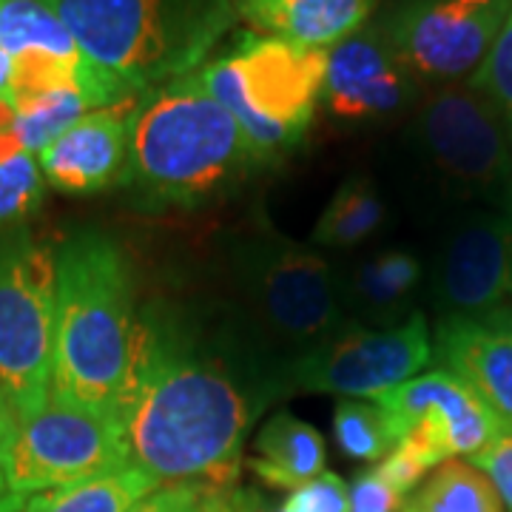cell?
<instances>
[{
  "label": "cell",
  "mask_w": 512,
  "mask_h": 512,
  "mask_svg": "<svg viewBox=\"0 0 512 512\" xmlns=\"http://www.w3.org/2000/svg\"><path fill=\"white\" fill-rule=\"evenodd\" d=\"M43 200V171L32 154H15L0 163V225H12Z\"/></svg>",
  "instance_id": "obj_26"
},
{
  "label": "cell",
  "mask_w": 512,
  "mask_h": 512,
  "mask_svg": "<svg viewBox=\"0 0 512 512\" xmlns=\"http://www.w3.org/2000/svg\"><path fill=\"white\" fill-rule=\"evenodd\" d=\"M208 512H231V510H228V504H214Z\"/></svg>",
  "instance_id": "obj_37"
},
{
  "label": "cell",
  "mask_w": 512,
  "mask_h": 512,
  "mask_svg": "<svg viewBox=\"0 0 512 512\" xmlns=\"http://www.w3.org/2000/svg\"><path fill=\"white\" fill-rule=\"evenodd\" d=\"M404 498L376 470L362 473L350 487V512H402Z\"/></svg>",
  "instance_id": "obj_30"
},
{
  "label": "cell",
  "mask_w": 512,
  "mask_h": 512,
  "mask_svg": "<svg viewBox=\"0 0 512 512\" xmlns=\"http://www.w3.org/2000/svg\"><path fill=\"white\" fill-rule=\"evenodd\" d=\"M251 470L276 490H296L325 473V441L319 430L291 413H276L256 436Z\"/></svg>",
  "instance_id": "obj_19"
},
{
  "label": "cell",
  "mask_w": 512,
  "mask_h": 512,
  "mask_svg": "<svg viewBox=\"0 0 512 512\" xmlns=\"http://www.w3.org/2000/svg\"><path fill=\"white\" fill-rule=\"evenodd\" d=\"M473 464L493 481L498 498L512 512V430H498V436L473 456Z\"/></svg>",
  "instance_id": "obj_29"
},
{
  "label": "cell",
  "mask_w": 512,
  "mask_h": 512,
  "mask_svg": "<svg viewBox=\"0 0 512 512\" xmlns=\"http://www.w3.org/2000/svg\"><path fill=\"white\" fill-rule=\"evenodd\" d=\"M57 265L29 231L0 234V402L20 419L52 396Z\"/></svg>",
  "instance_id": "obj_7"
},
{
  "label": "cell",
  "mask_w": 512,
  "mask_h": 512,
  "mask_svg": "<svg viewBox=\"0 0 512 512\" xmlns=\"http://www.w3.org/2000/svg\"><path fill=\"white\" fill-rule=\"evenodd\" d=\"M89 109H94L92 100L77 89H57V92L40 94L35 100L15 106L12 134L18 137L23 151L40 154L43 148L52 146L60 134H66L74 123H80Z\"/></svg>",
  "instance_id": "obj_24"
},
{
  "label": "cell",
  "mask_w": 512,
  "mask_h": 512,
  "mask_svg": "<svg viewBox=\"0 0 512 512\" xmlns=\"http://www.w3.org/2000/svg\"><path fill=\"white\" fill-rule=\"evenodd\" d=\"M154 487L157 484L146 473L128 464L106 476L29 495L23 512H131L146 495L154 493Z\"/></svg>",
  "instance_id": "obj_20"
},
{
  "label": "cell",
  "mask_w": 512,
  "mask_h": 512,
  "mask_svg": "<svg viewBox=\"0 0 512 512\" xmlns=\"http://www.w3.org/2000/svg\"><path fill=\"white\" fill-rule=\"evenodd\" d=\"M419 94V80L396 55L379 23H365L328 52L322 97L339 120H384Z\"/></svg>",
  "instance_id": "obj_14"
},
{
  "label": "cell",
  "mask_w": 512,
  "mask_h": 512,
  "mask_svg": "<svg viewBox=\"0 0 512 512\" xmlns=\"http://www.w3.org/2000/svg\"><path fill=\"white\" fill-rule=\"evenodd\" d=\"M12 421L15 416L9 413V407L0 402V476H3V456H6V444H9V436H12Z\"/></svg>",
  "instance_id": "obj_33"
},
{
  "label": "cell",
  "mask_w": 512,
  "mask_h": 512,
  "mask_svg": "<svg viewBox=\"0 0 512 512\" xmlns=\"http://www.w3.org/2000/svg\"><path fill=\"white\" fill-rule=\"evenodd\" d=\"M498 319H501V322H504V325H507V328L512 330V308L507 313H504V316H498Z\"/></svg>",
  "instance_id": "obj_36"
},
{
  "label": "cell",
  "mask_w": 512,
  "mask_h": 512,
  "mask_svg": "<svg viewBox=\"0 0 512 512\" xmlns=\"http://www.w3.org/2000/svg\"><path fill=\"white\" fill-rule=\"evenodd\" d=\"M143 94H134L117 106L92 111L52 146L37 154L40 171L57 191L97 194L111 183H123L128 160V126Z\"/></svg>",
  "instance_id": "obj_15"
},
{
  "label": "cell",
  "mask_w": 512,
  "mask_h": 512,
  "mask_svg": "<svg viewBox=\"0 0 512 512\" xmlns=\"http://www.w3.org/2000/svg\"><path fill=\"white\" fill-rule=\"evenodd\" d=\"M402 512H504V504L478 467L453 458L404 498Z\"/></svg>",
  "instance_id": "obj_23"
},
{
  "label": "cell",
  "mask_w": 512,
  "mask_h": 512,
  "mask_svg": "<svg viewBox=\"0 0 512 512\" xmlns=\"http://www.w3.org/2000/svg\"><path fill=\"white\" fill-rule=\"evenodd\" d=\"M80 52L146 94L197 72L234 23V0H43Z\"/></svg>",
  "instance_id": "obj_5"
},
{
  "label": "cell",
  "mask_w": 512,
  "mask_h": 512,
  "mask_svg": "<svg viewBox=\"0 0 512 512\" xmlns=\"http://www.w3.org/2000/svg\"><path fill=\"white\" fill-rule=\"evenodd\" d=\"M421 274V259L407 248H379L356 259L345 274H336L345 322L359 328H396L407 322Z\"/></svg>",
  "instance_id": "obj_17"
},
{
  "label": "cell",
  "mask_w": 512,
  "mask_h": 512,
  "mask_svg": "<svg viewBox=\"0 0 512 512\" xmlns=\"http://www.w3.org/2000/svg\"><path fill=\"white\" fill-rule=\"evenodd\" d=\"M396 447L424 470L456 456H478L498 436L501 424L476 393L450 370H430L376 396Z\"/></svg>",
  "instance_id": "obj_12"
},
{
  "label": "cell",
  "mask_w": 512,
  "mask_h": 512,
  "mask_svg": "<svg viewBox=\"0 0 512 512\" xmlns=\"http://www.w3.org/2000/svg\"><path fill=\"white\" fill-rule=\"evenodd\" d=\"M430 359L433 345L421 313H413L396 328L345 325L288 370L285 390L376 399L410 382Z\"/></svg>",
  "instance_id": "obj_11"
},
{
  "label": "cell",
  "mask_w": 512,
  "mask_h": 512,
  "mask_svg": "<svg viewBox=\"0 0 512 512\" xmlns=\"http://www.w3.org/2000/svg\"><path fill=\"white\" fill-rule=\"evenodd\" d=\"M387 222L379 188L367 177H350L339 185V191L330 197L328 208L313 228V242L322 248H359L367 239H373Z\"/></svg>",
  "instance_id": "obj_21"
},
{
  "label": "cell",
  "mask_w": 512,
  "mask_h": 512,
  "mask_svg": "<svg viewBox=\"0 0 512 512\" xmlns=\"http://www.w3.org/2000/svg\"><path fill=\"white\" fill-rule=\"evenodd\" d=\"M325 72L328 52L242 32L225 55L202 66L200 77L271 163L305 137L325 89Z\"/></svg>",
  "instance_id": "obj_6"
},
{
  "label": "cell",
  "mask_w": 512,
  "mask_h": 512,
  "mask_svg": "<svg viewBox=\"0 0 512 512\" xmlns=\"http://www.w3.org/2000/svg\"><path fill=\"white\" fill-rule=\"evenodd\" d=\"M333 433L339 450L356 461H379L396 447L379 404L342 402L333 416Z\"/></svg>",
  "instance_id": "obj_25"
},
{
  "label": "cell",
  "mask_w": 512,
  "mask_h": 512,
  "mask_svg": "<svg viewBox=\"0 0 512 512\" xmlns=\"http://www.w3.org/2000/svg\"><path fill=\"white\" fill-rule=\"evenodd\" d=\"M439 356L490 407L501 430H512V330L501 319H444Z\"/></svg>",
  "instance_id": "obj_16"
},
{
  "label": "cell",
  "mask_w": 512,
  "mask_h": 512,
  "mask_svg": "<svg viewBox=\"0 0 512 512\" xmlns=\"http://www.w3.org/2000/svg\"><path fill=\"white\" fill-rule=\"evenodd\" d=\"M231 299L228 328L274 376L279 390L302 356L348 325L328 259L276 234L237 245Z\"/></svg>",
  "instance_id": "obj_4"
},
{
  "label": "cell",
  "mask_w": 512,
  "mask_h": 512,
  "mask_svg": "<svg viewBox=\"0 0 512 512\" xmlns=\"http://www.w3.org/2000/svg\"><path fill=\"white\" fill-rule=\"evenodd\" d=\"M12 77H15V57L6 55V52L0 49V103H9Z\"/></svg>",
  "instance_id": "obj_32"
},
{
  "label": "cell",
  "mask_w": 512,
  "mask_h": 512,
  "mask_svg": "<svg viewBox=\"0 0 512 512\" xmlns=\"http://www.w3.org/2000/svg\"><path fill=\"white\" fill-rule=\"evenodd\" d=\"M447 319H498L512 302V217H473L447 237L436 268Z\"/></svg>",
  "instance_id": "obj_13"
},
{
  "label": "cell",
  "mask_w": 512,
  "mask_h": 512,
  "mask_svg": "<svg viewBox=\"0 0 512 512\" xmlns=\"http://www.w3.org/2000/svg\"><path fill=\"white\" fill-rule=\"evenodd\" d=\"M23 507H26V498L12 493L0 476V512H23Z\"/></svg>",
  "instance_id": "obj_34"
},
{
  "label": "cell",
  "mask_w": 512,
  "mask_h": 512,
  "mask_svg": "<svg viewBox=\"0 0 512 512\" xmlns=\"http://www.w3.org/2000/svg\"><path fill=\"white\" fill-rule=\"evenodd\" d=\"M421 160L450 183L484 191L512 177V134L490 97L467 86L430 94L410 123Z\"/></svg>",
  "instance_id": "obj_10"
},
{
  "label": "cell",
  "mask_w": 512,
  "mask_h": 512,
  "mask_svg": "<svg viewBox=\"0 0 512 512\" xmlns=\"http://www.w3.org/2000/svg\"><path fill=\"white\" fill-rule=\"evenodd\" d=\"M228 510L231 512H271V510H262V507H248V501H245V495H237L234 501H228ZM274 512H282V510H274Z\"/></svg>",
  "instance_id": "obj_35"
},
{
  "label": "cell",
  "mask_w": 512,
  "mask_h": 512,
  "mask_svg": "<svg viewBox=\"0 0 512 512\" xmlns=\"http://www.w3.org/2000/svg\"><path fill=\"white\" fill-rule=\"evenodd\" d=\"M55 265L52 399L123 427L140 339L126 256L111 237L83 228L57 248Z\"/></svg>",
  "instance_id": "obj_2"
},
{
  "label": "cell",
  "mask_w": 512,
  "mask_h": 512,
  "mask_svg": "<svg viewBox=\"0 0 512 512\" xmlns=\"http://www.w3.org/2000/svg\"><path fill=\"white\" fill-rule=\"evenodd\" d=\"M470 86L493 100L495 109L504 114L512 134V9L495 37L493 49L470 77Z\"/></svg>",
  "instance_id": "obj_27"
},
{
  "label": "cell",
  "mask_w": 512,
  "mask_h": 512,
  "mask_svg": "<svg viewBox=\"0 0 512 512\" xmlns=\"http://www.w3.org/2000/svg\"><path fill=\"white\" fill-rule=\"evenodd\" d=\"M123 427L72 404L49 402L12 421L3 481L15 495L46 493L128 467Z\"/></svg>",
  "instance_id": "obj_8"
},
{
  "label": "cell",
  "mask_w": 512,
  "mask_h": 512,
  "mask_svg": "<svg viewBox=\"0 0 512 512\" xmlns=\"http://www.w3.org/2000/svg\"><path fill=\"white\" fill-rule=\"evenodd\" d=\"M265 163L197 69L140 97L123 185L151 208L197 205Z\"/></svg>",
  "instance_id": "obj_3"
},
{
  "label": "cell",
  "mask_w": 512,
  "mask_h": 512,
  "mask_svg": "<svg viewBox=\"0 0 512 512\" xmlns=\"http://www.w3.org/2000/svg\"><path fill=\"white\" fill-rule=\"evenodd\" d=\"M276 393L274 376L228 325L202 328L148 305L123 413L128 461L157 487H194L228 504L248 427Z\"/></svg>",
  "instance_id": "obj_1"
},
{
  "label": "cell",
  "mask_w": 512,
  "mask_h": 512,
  "mask_svg": "<svg viewBox=\"0 0 512 512\" xmlns=\"http://www.w3.org/2000/svg\"><path fill=\"white\" fill-rule=\"evenodd\" d=\"M217 501L194 487H160L131 512H208Z\"/></svg>",
  "instance_id": "obj_31"
},
{
  "label": "cell",
  "mask_w": 512,
  "mask_h": 512,
  "mask_svg": "<svg viewBox=\"0 0 512 512\" xmlns=\"http://www.w3.org/2000/svg\"><path fill=\"white\" fill-rule=\"evenodd\" d=\"M512 0H399L379 20L419 83L476 72L510 15Z\"/></svg>",
  "instance_id": "obj_9"
},
{
  "label": "cell",
  "mask_w": 512,
  "mask_h": 512,
  "mask_svg": "<svg viewBox=\"0 0 512 512\" xmlns=\"http://www.w3.org/2000/svg\"><path fill=\"white\" fill-rule=\"evenodd\" d=\"M376 3L379 0H234V9L256 35L328 52L365 26Z\"/></svg>",
  "instance_id": "obj_18"
},
{
  "label": "cell",
  "mask_w": 512,
  "mask_h": 512,
  "mask_svg": "<svg viewBox=\"0 0 512 512\" xmlns=\"http://www.w3.org/2000/svg\"><path fill=\"white\" fill-rule=\"evenodd\" d=\"M0 49L12 57H83L63 20L43 0H0Z\"/></svg>",
  "instance_id": "obj_22"
},
{
  "label": "cell",
  "mask_w": 512,
  "mask_h": 512,
  "mask_svg": "<svg viewBox=\"0 0 512 512\" xmlns=\"http://www.w3.org/2000/svg\"><path fill=\"white\" fill-rule=\"evenodd\" d=\"M282 512H350L348 484L333 473H319L288 495Z\"/></svg>",
  "instance_id": "obj_28"
}]
</instances>
